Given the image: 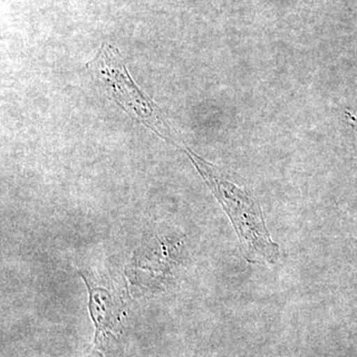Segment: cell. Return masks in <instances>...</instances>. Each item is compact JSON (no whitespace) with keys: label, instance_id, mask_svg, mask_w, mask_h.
Returning a JSON list of instances; mask_svg holds the SVG:
<instances>
[{"label":"cell","instance_id":"1","mask_svg":"<svg viewBox=\"0 0 357 357\" xmlns=\"http://www.w3.org/2000/svg\"><path fill=\"white\" fill-rule=\"evenodd\" d=\"M185 153L229 215L241 241L244 257L249 262L274 264L280 255L279 245L272 241L261 208L252 196L238 185L232 184L220 169L192 153L191 150H185Z\"/></svg>","mask_w":357,"mask_h":357},{"label":"cell","instance_id":"2","mask_svg":"<svg viewBox=\"0 0 357 357\" xmlns=\"http://www.w3.org/2000/svg\"><path fill=\"white\" fill-rule=\"evenodd\" d=\"M86 68L93 81L124 112L157 135L176 144L163 112L134 84L121 53L115 47L103 43L96 57L89 62Z\"/></svg>","mask_w":357,"mask_h":357}]
</instances>
